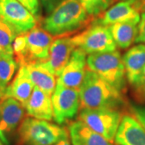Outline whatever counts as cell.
I'll return each mask as SVG.
<instances>
[{
	"label": "cell",
	"mask_w": 145,
	"mask_h": 145,
	"mask_svg": "<svg viewBox=\"0 0 145 145\" xmlns=\"http://www.w3.org/2000/svg\"><path fill=\"white\" fill-rule=\"evenodd\" d=\"M90 16L80 0H61L41 22L42 27L53 36H63L85 27Z\"/></svg>",
	"instance_id": "obj_1"
},
{
	"label": "cell",
	"mask_w": 145,
	"mask_h": 145,
	"mask_svg": "<svg viewBox=\"0 0 145 145\" xmlns=\"http://www.w3.org/2000/svg\"><path fill=\"white\" fill-rule=\"evenodd\" d=\"M79 92L82 109H118L124 104L123 92L88 69Z\"/></svg>",
	"instance_id": "obj_2"
},
{
	"label": "cell",
	"mask_w": 145,
	"mask_h": 145,
	"mask_svg": "<svg viewBox=\"0 0 145 145\" xmlns=\"http://www.w3.org/2000/svg\"><path fill=\"white\" fill-rule=\"evenodd\" d=\"M69 135L67 129L60 125L30 116L23 119L18 129L21 145H54L69 139Z\"/></svg>",
	"instance_id": "obj_3"
},
{
	"label": "cell",
	"mask_w": 145,
	"mask_h": 145,
	"mask_svg": "<svg viewBox=\"0 0 145 145\" xmlns=\"http://www.w3.org/2000/svg\"><path fill=\"white\" fill-rule=\"evenodd\" d=\"M87 69L95 72L119 91L126 88V72L123 58L119 51L95 53L86 58Z\"/></svg>",
	"instance_id": "obj_4"
},
{
	"label": "cell",
	"mask_w": 145,
	"mask_h": 145,
	"mask_svg": "<svg viewBox=\"0 0 145 145\" xmlns=\"http://www.w3.org/2000/svg\"><path fill=\"white\" fill-rule=\"evenodd\" d=\"M70 40L75 48L82 49L88 55L113 52L117 48L110 27L95 21L85 30L70 37Z\"/></svg>",
	"instance_id": "obj_5"
},
{
	"label": "cell",
	"mask_w": 145,
	"mask_h": 145,
	"mask_svg": "<svg viewBox=\"0 0 145 145\" xmlns=\"http://www.w3.org/2000/svg\"><path fill=\"white\" fill-rule=\"evenodd\" d=\"M123 115L118 109L82 108L78 119L89 127L113 142Z\"/></svg>",
	"instance_id": "obj_6"
},
{
	"label": "cell",
	"mask_w": 145,
	"mask_h": 145,
	"mask_svg": "<svg viewBox=\"0 0 145 145\" xmlns=\"http://www.w3.org/2000/svg\"><path fill=\"white\" fill-rule=\"evenodd\" d=\"M0 20L16 35L27 33L37 25V18L18 0H0Z\"/></svg>",
	"instance_id": "obj_7"
},
{
	"label": "cell",
	"mask_w": 145,
	"mask_h": 145,
	"mask_svg": "<svg viewBox=\"0 0 145 145\" xmlns=\"http://www.w3.org/2000/svg\"><path fill=\"white\" fill-rule=\"evenodd\" d=\"M51 99L53 119L58 124L73 119L81 107L79 89L69 88L57 83Z\"/></svg>",
	"instance_id": "obj_8"
},
{
	"label": "cell",
	"mask_w": 145,
	"mask_h": 145,
	"mask_svg": "<svg viewBox=\"0 0 145 145\" xmlns=\"http://www.w3.org/2000/svg\"><path fill=\"white\" fill-rule=\"evenodd\" d=\"M25 108L19 101L12 98L1 99L0 102V140L9 145V138L23 121Z\"/></svg>",
	"instance_id": "obj_9"
},
{
	"label": "cell",
	"mask_w": 145,
	"mask_h": 145,
	"mask_svg": "<svg viewBox=\"0 0 145 145\" xmlns=\"http://www.w3.org/2000/svg\"><path fill=\"white\" fill-rule=\"evenodd\" d=\"M27 39V59L25 65L31 63H43L49 57V50L54 40L53 36L42 27L36 25L25 33Z\"/></svg>",
	"instance_id": "obj_10"
},
{
	"label": "cell",
	"mask_w": 145,
	"mask_h": 145,
	"mask_svg": "<svg viewBox=\"0 0 145 145\" xmlns=\"http://www.w3.org/2000/svg\"><path fill=\"white\" fill-rule=\"evenodd\" d=\"M143 0H127L109 7L95 20V22L105 26L127 21H140Z\"/></svg>",
	"instance_id": "obj_11"
},
{
	"label": "cell",
	"mask_w": 145,
	"mask_h": 145,
	"mask_svg": "<svg viewBox=\"0 0 145 145\" xmlns=\"http://www.w3.org/2000/svg\"><path fill=\"white\" fill-rule=\"evenodd\" d=\"M86 58V52L75 48L69 61L57 77V84L69 88H80L87 70Z\"/></svg>",
	"instance_id": "obj_12"
},
{
	"label": "cell",
	"mask_w": 145,
	"mask_h": 145,
	"mask_svg": "<svg viewBox=\"0 0 145 145\" xmlns=\"http://www.w3.org/2000/svg\"><path fill=\"white\" fill-rule=\"evenodd\" d=\"M74 48L70 37L61 36L53 40L48 60L40 64L57 78L69 61Z\"/></svg>",
	"instance_id": "obj_13"
},
{
	"label": "cell",
	"mask_w": 145,
	"mask_h": 145,
	"mask_svg": "<svg viewBox=\"0 0 145 145\" xmlns=\"http://www.w3.org/2000/svg\"><path fill=\"white\" fill-rule=\"evenodd\" d=\"M114 142L118 145H145V130L133 115H123Z\"/></svg>",
	"instance_id": "obj_14"
},
{
	"label": "cell",
	"mask_w": 145,
	"mask_h": 145,
	"mask_svg": "<svg viewBox=\"0 0 145 145\" xmlns=\"http://www.w3.org/2000/svg\"><path fill=\"white\" fill-rule=\"evenodd\" d=\"M34 87L35 86L29 78L26 66H20L15 78L6 89L3 99L12 98L24 106L33 92Z\"/></svg>",
	"instance_id": "obj_15"
},
{
	"label": "cell",
	"mask_w": 145,
	"mask_h": 145,
	"mask_svg": "<svg viewBox=\"0 0 145 145\" xmlns=\"http://www.w3.org/2000/svg\"><path fill=\"white\" fill-rule=\"evenodd\" d=\"M24 108L27 115L32 118L48 121L53 119L51 95L36 86Z\"/></svg>",
	"instance_id": "obj_16"
},
{
	"label": "cell",
	"mask_w": 145,
	"mask_h": 145,
	"mask_svg": "<svg viewBox=\"0 0 145 145\" xmlns=\"http://www.w3.org/2000/svg\"><path fill=\"white\" fill-rule=\"evenodd\" d=\"M69 133L72 145H114L80 120L69 125Z\"/></svg>",
	"instance_id": "obj_17"
},
{
	"label": "cell",
	"mask_w": 145,
	"mask_h": 145,
	"mask_svg": "<svg viewBox=\"0 0 145 145\" xmlns=\"http://www.w3.org/2000/svg\"><path fill=\"white\" fill-rule=\"evenodd\" d=\"M122 58L127 80L132 85L145 68V44H139L132 46Z\"/></svg>",
	"instance_id": "obj_18"
},
{
	"label": "cell",
	"mask_w": 145,
	"mask_h": 145,
	"mask_svg": "<svg viewBox=\"0 0 145 145\" xmlns=\"http://www.w3.org/2000/svg\"><path fill=\"white\" fill-rule=\"evenodd\" d=\"M140 21H127L110 25V30L116 46L126 49L135 42Z\"/></svg>",
	"instance_id": "obj_19"
},
{
	"label": "cell",
	"mask_w": 145,
	"mask_h": 145,
	"mask_svg": "<svg viewBox=\"0 0 145 145\" xmlns=\"http://www.w3.org/2000/svg\"><path fill=\"white\" fill-rule=\"evenodd\" d=\"M24 66L34 86L52 96L57 86V77L43 67L40 63H31Z\"/></svg>",
	"instance_id": "obj_20"
},
{
	"label": "cell",
	"mask_w": 145,
	"mask_h": 145,
	"mask_svg": "<svg viewBox=\"0 0 145 145\" xmlns=\"http://www.w3.org/2000/svg\"><path fill=\"white\" fill-rule=\"evenodd\" d=\"M19 67L20 65L16 62L13 54H7L0 58V88L3 93H5L6 89Z\"/></svg>",
	"instance_id": "obj_21"
},
{
	"label": "cell",
	"mask_w": 145,
	"mask_h": 145,
	"mask_svg": "<svg viewBox=\"0 0 145 145\" xmlns=\"http://www.w3.org/2000/svg\"><path fill=\"white\" fill-rule=\"evenodd\" d=\"M90 17H99L110 7L114 0H80Z\"/></svg>",
	"instance_id": "obj_22"
},
{
	"label": "cell",
	"mask_w": 145,
	"mask_h": 145,
	"mask_svg": "<svg viewBox=\"0 0 145 145\" xmlns=\"http://www.w3.org/2000/svg\"><path fill=\"white\" fill-rule=\"evenodd\" d=\"M16 32L3 21L0 20V48L4 51L13 54L12 44L16 37Z\"/></svg>",
	"instance_id": "obj_23"
},
{
	"label": "cell",
	"mask_w": 145,
	"mask_h": 145,
	"mask_svg": "<svg viewBox=\"0 0 145 145\" xmlns=\"http://www.w3.org/2000/svg\"><path fill=\"white\" fill-rule=\"evenodd\" d=\"M33 16L38 18L40 11V0H18Z\"/></svg>",
	"instance_id": "obj_24"
},
{
	"label": "cell",
	"mask_w": 145,
	"mask_h": 145,
	"mask_svg": "<svg viewBox=\"0 0 145 145\" xmlns=\"http://www.w3.org/2000/svg\"><path fill=\"white\" fill-rule=\"evenodd\" d=\"M131 110L133 114V116L140 122V124L145 130V106L137 104H131Z\"/></svg>",
	"instance_id": "obj_25"
},
{
	"label": "cell",
	"mask_w": 145,
	"mask_h": 145,
	"mask_svg": "<svg viewBox=\"0 0 145 145\" xmlns=\"http://www.w3.org/2000/svg\"><path fill=\"white\" fill-rule=\"evenodd\" d=\"M132 86L134 87L135 91L137 93L144 96L145 93V68L143 71L140 72V74L136 78L134 83L132 84Z\"/></svg>",
	"instance_id": "obj_26"
},
{
	"label": "cell",
	"mask_w": 145,
	"mask_h": 145,
	"mask_svg": "<svg viewBox=\"0 0 145 145\" xmlns=\"http://www.w3.org/2000/svg\"><path fill=\"white\" fill-rule=\"evenodd\" d=\"M135 43L145 44V12L141 13L140 20L138 24V34Z\"/></svg>",
	"instance_id": "obj_27"
},
{
	"label": "cell",
	"mask_w": 145,
	"mask_h": 145,
	"mask_svg": "<svg viewBox=\"0 0 145 145\" xmlns=\"http://www.w3.org/2000/svg\"><path fill=\"white\" fill-rule=\"evenodd\" d=\"M61 1V0H40L44 9L48 14H49Z\"/></svg>",
	"instance_id": "obj_28"
},
{
	"label": "cell",
	"mask_w": 145,
	"mask_h": 145,
	"mask_svg": "<svg viewBox=\"0 0 145 145\" xmlns=\"http://www.w3.org/2000/svg\"><path fill=\"white\" fill-rule=\"evenodd\" d=\"M54 145H71L69 141V139H65V140H61L59 141L58 143H57L56 144Z\"/></svg>",
	"instance_id": "obj_29"
},
{
	"label": "cell",
	"mask_w": 145,
	"mask_h": 145,
	"mask_svg": "<svg viewBox=\"0 0 145 145\" xmlns=\"http://www.w3.org/2000/svg\"><path fill=\"white\" fill-rule=\"evenodd\" d=\"M7 54H10V53H7V52H6V51H4L3 48H0V58L5 57V56H7Z\"/></svg>",
	"instance_id": "obj_30"
},
{
	"label": "cell",
	"mask_w": 145,
	"mask_h": 145,
	"mask_svg": "<svg viewBox=\"0 0 145 145\" xmlns=\"http://www.w3.org/2000/svg\"><path fill=\"white\" fill-rule=\"evenodd\" d=\"M142 12H145V0H143V4H142Z\"/></svg>",
	"instance_id": "obj_31"
},
{
	"label": "cell",
	"mask_w": 145,
	"mask_h": 145,
	"mask_svg": "<svg viewBox=\"0 0 145 145\" xmlns=\"http://www.w3.org/2000/svg\"><path fill=\"white\" fill-rule=\"evenodd\" d=\"M3 94H4L3 91L2 90V89L0 88V100L3 99Z\"/></svg>",
	"instance_id": "obj_32"
},
{
	"label": "cell",
	"mask_w": 145,
	"mask_h": 145,
	"mask_svg": "<svg viewBox=\"0 0 145 145\" xmlns=\"http://www.w3.org/2000/svg\"><path fill=\"white\" fill-rule=\"evenodd\" d=\"M0 145H3V144H2V141L0 140Z\"/></svg>",
	"instance_id": "obj_33"
},
{
	"label": "cell",
	"mask_w": 145,
	"mask_h": 145,
	"mask_svg": "<svg viewBox=\"0 0 145 145\" xmlns=\"http://www.w3.org/2000/svg\"><path fill=\"white\" fill-rule=\"evenodd\" d=\"M120 1H127V0H120Z\"/></svg>",
	"instance_id": "obj_34"
},
{
	"label": "cell",
	"mask_w": 145,
	"mask_h": 145,
	"mask_svg": "<svg viewBox=\"0 0 145 145\" xmlns=\"http://www.w3.org/2000/svg\"><path fill=\"white\" fill-rule=\"evenodd\" d=\"M144 98H145V93H144Z\"/></svg>",
	"instance_id": "obj_35"
}]
</instances>
